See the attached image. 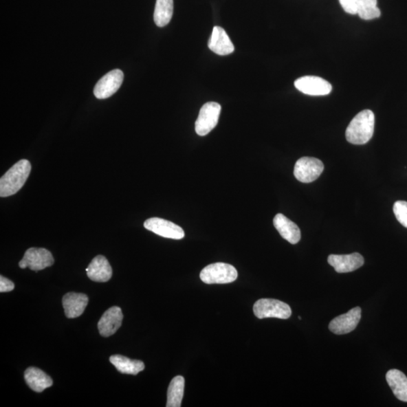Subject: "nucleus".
Listing matches in <instances>:
<instances>
[{"label":"nucleus","instance_id":"1","mask_svg":"<svg viewBox=\"0 0 407 407\" xmlns=\"http://www.w3.org/2000/svg\"><path fill=\"white\" fill-rule=\"evenodd\" d=\"M375 115L370 109L360 112L349 123L346 131L347 142L364 145L370 142L374 133Z\"/></svg>","mask_w":407,"mask_h":407},{"label":"nucleus","instance_id":"2","mask_svg":"<svg viewBox=\"0 0 407 407\" xmlns=\"http://www.w3.org/2000/svg\"><path fill=\"white\" fill-rule=\"evenodd\" d=\"M30 171L31 164L26 160L14 164L0 179V197L5 198L16 194L26 183Z\"/></svg>","mask_w":407,"mask_h":407},{"label":"nucleus","instance_id":"3","mask_svg":"<svg viewBox=\"0 0 407 407\" xmlns=\"http://www.w3.org/2000/svg\"><path fill=\"white\" fill-rule=\"evenodd\" d=\"M238 278V272L233 265L224 263L210 264L200 273V278L208 285L230 284Z\"/></svg>","mask_w":407,"mask_h":407},{"label":"nucleus","instance_id":"4","mask_svg":"<svg viewBox=\"0 0 407 407\" xmlns=\"http://www.w3.org/2000/svg\"><path fill=\"white\" fill-rule=\"evenodd\" d=\"M254 313L259 319H288L292 316V311L289 305L284 302L274 299H261L255 302Z\"/></svg>","mask_w":407,"mask_h":407},{"label":"nucleus","instance_id":"5","mask_svg":"<svg viewBox=\"0 0 407 407\" xmlns=\"http://www.w3.org/2000/svg\"><path fill=\"white\" fill-rule=\"evenodd\" d=\"M221 106L216 102H208L200 109L197 122L195 132L199 136H206L216 126L220 118Z\"/></svg>","mask_w":407,"mask_h":407},{"label":"nucleus","instance_id":"6","mask_svg":"<svg viewBox=\"0 0 407 407\" xmlns=\"http://www.w3.org/2000/svg\"><path fill=\"white\" fill-rule=\"evenodd\" d=\"M346 13L358 14L365 21L373 20L380 17L381 12L377 6V0H339Z\"/></svg>","mask_w":407,"mask_h":407},{"label":"nucleus","instance_id":"7","mask_svg":"<svg viewBox=\"0 0 407 407\" xmlns=\"http://www.w3.org/2000/svg\"><path fill=\"white\" fill-rule=\"evenodd\" d=\"M324 169L322 161L313 157H302L296 162L294 174L300 182L309 184L316 181Z\"/></svg>","mask_w":407,"mask_h":407},{"label":"nucleus","instance_id":"8","mask_svg":"<svg viewBox=\"0 0 407 407\" xmlns=\"http://www.w3.org/2000/svg\"><path fill=\"white\" fill-rule=\"evenodd\" d=\"M54 262L53 256L50 250L45 248H31L23 255L19 266L21 269L29 268L37 272L50 267Z\"/></svg>","mask_w":407,"mask_h":407},{"label":"nucleus","instance_id":"9","mask_svg":"<svg viewBox=\"0 0 407 407\" xmlns=\"http://www.w3.org/2000/svg\"><path fill=\"white\" fill-rule=\"evenodd\" d=\"M297 90L310 96H325L332 91V85L330 82L315 76H305L294 82Z\"/></svg>","mask_w":407,"mask_h":407},{"label":"nucleus","instance_id":"10","mask_svg":"<svg viewBox=\"0 0 407 407\" xmlns=\"http://www.w3.org/2000/svg\"><path fill=\"white\" fill-rule=\"evenodd\" d=\"M124 80L121 69H116L109 72L97 82L94 94L98 99H107L111 97L120 89Z\"/></svg>","mask_w":407,"mask_h":407},{"label":"nucleus","instance_id":"11","mask_svg":"<svg viewBox=\"0 0 407 407\" xmlns=\"http://www.w3.org/2000/svg\"><path fill=\"white\" fill-rule=\"evenodd\" d=\"M144 226L147 230L164 238L179 240L185 236V232L181 226L162 218L148 219Z\"/></svg>","mask_w":407,"mask_h":407},{"label":"nucleus","instance_id":"12","mask_svg":"<svg viewBox=\"0 0 407 407\" xmlns=\"http://www.w3.org/2000/svg\"><path fill=\"white\" fill-rule=\"evenodd\" d=\"M361 318L362 309L355 307L351 309L346 314L333 319L330 324H329V329L335 334H347L355 330Z\"/></svg>","mask_w":407,"mask_h":407},{"label":"nucleus","instance_id":"13","mask_svg":"<svg viewBox=\"0 0 407 407\" xmlns=\"http://www.w3.org/2000/svg\"><path fill=\"white\" fill-rule=\"evenodd\" d=\"M327 261L338 273L354 272L361 268L364 263V257L358 253L346 255L331 254L328 256Z\"/></svg>","mask_w":407,"mask_h":407},{"label":"nucleus","instance_id":"14","mask_svg":"<svg viewBox=\"0 0 407 407\" xmlns=\"http://www.w3.org/2000/svg\"><path fill=\"white\" fill-rule=\"evenodd\" d=\"M123 314L118 307L107 309L100 318L98 327L99 333L104 338H109L119 330L122 325Z\"/></svg>","mask_w":407,"mask_h":407},{"label":"nucleus","instance_id":"15","mask_svg":"<svg viewBox=\"0 0 407 407\" xmlns=\"http://www.w3.org/2000/svg\"><path fill=\"white\" fill-rule=\"evenodd\" d=\"M86 272L88 277L96 283H107L113 276L111 264L105 256L101 255L94 258Z\"/></svg>","mask_w":407,"mask_h":407},{"label":"nucleus","instance_id":"16","mask_svg":"<svg viewBox=\"0 0 407 407\" xmlns=\"http://www.w3.org/2000/svg\"><path fill=\"white\" fill-rule=\"evenodd\" d=\"M209 49L218 56H228L234 51V47L228 34L221 27H214L208 43Z\"/></svg>","mask_w":407,"mask_h":407},{"label":"nucleus","instance_id":"17","mask_svg":"<svg viewBox=\"0 0 407 407\" xmlns=\"http://www.w3.org/2000/svg\"><path fill=\"white\" fill-rule=\"evenodd\" d=\"M63 307L68 318H76L83 314L89 304V297L84 294L68 293L63 297Z\"/></svg>","mask_w":407,"mask_h":407},{"label":"nucleus","instance_id":"18","mask_svg":"<svg viewBox=\"0 0 407 407\" xmlns=\"http://www.w3.org/2000/svg\"><path fill=\"white\" fill-rule=\"evenodd\" d=\"M273 223L280 234V236L289 242V243L296 245L300 241L301 232L298 226L291 220H289L283 214L276 215L274 217Z\"/></svg>","mask_w":407,"mask_h":407},{"label":"nucleus","instance_id":"19","mask_svg":"<svg viewBox=\"0 0 407 407\" xmlns=\"http://www.w3.org/2000/svg\"><path fill=\"white\" fill-rule=\"evenodd\" d=\"M25 380L28 386L38 393H43L53 385V380L50 375L34 366L28 368L25 373Z\"/></svg>","mask_w":407,"mask_h":407},{"label":"nucleus","instance_id":"20","mask_svg":"<svg viewBox=\"0 0 407 407\" xmlns=\"http://www.w3.org/2000/svg\"><path fill=\"white\" fill-rule=\"evenodd\" d=\"M386 380L395 396L403 402H407V377L398 370L389 371L386 374Z\"/></svg>","mask_w":407,"mask_h":407},{"label":"nucleus","instance_id":"21","mask_svg":"<svg viewBox=\"0 0 407 407\" xmlns=\"http://www.w3.org/2000/svg\"><path fill=\"white\" fill-rule=\"evenodd\" d=\"M109 362L116 368V370L123 374L137 375L144 370L143 362L138 360H131L126 357L116 355L109 358Z\"/></svg>","mask_w":407,"mask_h":407},{"label":"nucleus","instance_id":"22","mask_svg":"<svg viewBox=\"0 0 407 407\" xmlns=\"http://www.w3.org/2000/svg\"><path fill=\"white\" fill-rule=\"evenodd\" d=\"M174 13V0H156L154 21L160 28L168 25Z\"/></svg>","mask_w":407,"mask_h":407},{"label":"nucleus","instance_id":"23","mask_svg":"<svg viewBox=\"0 0 407 407\" xmlns=\"http://www.w3.org/2000/svg\"><path fill=\"white\" fill-rule=\"evenodd\" d=\"M185 380L177 375L171 380L168 390L167 407H181L184 395Z\"/></svg>","mask_w":407,"mask_h":407},{"label":"nucleus","instance_id":"24","mask_svg":"<svg viewBox=\"0 0 407 407\" xmlns=\"http://www.w3.org/2000/svg\"><path fill=\"white\" fill-rule=\"evenodd\" d=\"M393 211L397 221L407 228V202L404 201H396Z\"/></svg>","mask_w":407,"mask_h":407},{"label":"nucleus","instance_id":"25","mask_svg":"<svg viewBox=\"0 0 407 407\" xmlns=\"http://www.w3.org/2000/svg\"><path fill=\"white\" fill-rule=\"evenodd\" d=\"M14 285L12 280L3 276H0V292L6 293L13 291Z\"/></svg>","mask_w":407,"mask_h":407},{"label":"nucleus","instance_id":"26","mask_svg":"<svg viewBox=\"0 0 407 407\" xmlns=\"http://www.w3.org/2000/svg\"><path fill=\"white\" fill-rule=\"evenodd\" d=\"M298 318H299V319H300V320L302 319V318H301L300 316H299Z\"/></svg>","mask_w":407,"mask_h":407}]
</instances>
